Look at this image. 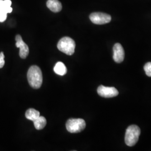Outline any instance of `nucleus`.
Returning a JSON list of instances; mask_svg holds the SVG:
<instances>
[{
    "label": "nucleus",
    "instance_id": "f257e3e1",
    "mask_svg": "<svg viewBox=\"0 0 151 151\" xmlns=\"http://www.w3.org/2000/svg\"><path fill=\"white\" fill-rule=\"evenodd\" d=\"M27 80L30 86L39 88L43 83V75L40 68L37 65H32L27 71Z\"/></svg>",
    "mask_w": 151,
    "mask_h": 151
},
{
    "label": "nucleus",
    "instance_id": "6e6552de",
    "mask_svg": "<svg viewBox=\"0 0 151 151\" xmlns=\"http://www.w3.org/2000/svg\"><path fill=\"white\" fill-rule=\"evenodd\" d=\"M125 52L122 45L119 43H116L113 47L114 60L118 63H122L124 59Z\"/></svg>",
    "mask_w": 151,
    "mask_h": 151
},
{
    "label": "nucleus",
    "instance_id": "39448f33",
    "mask_svg": "<svg viewBox=\"0 0 151 151\" xmlns=\"http://www.w3.org/2000/svg\"><path fill=\"white\" fill-rule=\"evenodd\" d=\"M90 19L95 24L103 25L110 22L111 20V17L103 12H93L90 15Z\"/></svg>",
    "mask_w": 151,
    "mask_h": 151
},
{
    "label": "nucleus",
    "instance_id": "ddd939ff",
    "mask_svg": "<svg viewBox=\"0 0 151 151\" xmlns=\"http://www.w3.org/2000/svg\"><path fill=\"white\" fill-rule=\"evenodd\" d=\"M144 70L148 77H151V62H148L144 66Z\"/></svg>",
    "mask_w": 151,
    "mask_h": 151
},
{
    "label": "nucleus",
    "instance_id": "2eb2a0df",
    "mask_svg": "<svg viewBox=\"0 0 151 151\" xmlns=\"http://www.w3.org/2000/svg\"><path fill=\"white\" fill-rule=\"evenodd\" d=\"M7 14L0 12V22H4L5 21L7 16Z\"/></svg>",
    "mask_w": 151,
    "mask_h": 151
},
{
    "label": "nucleus",
    "instance_id": "dca6fc26",
    "mask_svg": "<svg viewBox=\"0 0 151 151\" xmlns=\"http://www.w3.org/2000/svg\"><path fill=\"white\" fill-rule=\"evenodd\" d=\"M2 1H3V0H0V5H1V4H2Z\"/></svg>",
    "mask_w": 151,
    "mask_h": 151
},
{
    "label": "nucleus",
    "instance_id": "f03ea898",
    "mask_svg": "<svg viewBox=\"0 0 151 151\" xmlns=\"http://www.w3.org/2000/svg\"><path fill=\"white\" fill-rule=\"evenodd\" d=\"M140 134V128L137 125H130L125 132V142L126 145L129 147L135 146L138 141Z\"/></svg>",
    "mask_w": 151,
    "mask_h": 151
},
{
    "label": "nucleus",
    "instance_id": "1a4fd4ad",
    "mask_svg": "<svg viewBox=\"0 0 151 151\" xmlns=\"http://www.w3.org/2000/svg\"><path fill=\"white\" fill-rule=\"evenodd\" d=\"M47 6L50 11L58 12L62 10V6L58 0H48Z\"/></svg>",
    "mask_w": 151,
    "mask_h": 151
},
{
    "label": "nucleus",
    "instance_id": "423d86ee",
    "mask_svg": "<svg viewBox=\"0 0 151 151\" xmlns=\"http://www.w3.org/2000/svg\"><path fill=\"white\" fill-rule=\"evenodd\" d=\"M98 94L105 98H110L116 96L119 94V92L114 87L104 86L100 85L97 88Z\"/></svg>",
    "mask_w": 151,
    "mask_h": 151
},
{
    "label": "nucleus",
    "instance_id": "20e7f679",
    "mask_svg": "<svg viewBox=\"0 0 151 151\" xmlns=\"http://www.w3.org/2000/svg\"><path fill=\"white\" fill-rule=\"evenodd\" d=\"M66 129L71 133H80L86 127V122L82 119H70L66 123Z\"/></svg>",
    "mask_w": 151,
    "mask_h": 151
},
{
    "label": "nucleus",
    "instance_id": "f8f14e48",
    "mask_svg": "<svg viewBox=\"0 0 151 151\" xmlns=\"http://www.w3.org/2000/svg\"><path fill=\"white\" fill-rule=\"evenodd\" d=\"M34 124L35 129L42 130L43 129L47 124V120L44 116H39L34 122Z\"/></svg>",
    "mask_w": 151,
    "mask_h": 151
},
{
    "label": "nucleus",
    "instance_id": "0eeeda50",
    "mask_svg": "<svg viewBox=\"0 0 151 151\" xmlns=\"http://www.w3.org/2000/svg\"><path fill=\"white\" fill-rule=\"evenodd\" d=\"M15 40L16 47L20 49L19 55L20 58H22V59L26 58L29 53V49L27 44L23 41L21 35H16Z\"/></svg>",
    "mask_w": 151,
    "mask_h": 151
},
{
    "label": "nucleus",
    "instance_id": "4468645a",
    "mask_svg": "<svg viewBox=\"0 0 151 151\" xmlns=\"http://www.w3.org/2000/svg\"><path fill=\"white\" fill-rule=\"evenodd\" d=\"M5 63V55L2 52L0 53V68H2Z\"/></svg>",
    "mask_w": 151,
    "mask_h": 151
},
{
    "label": "nucleus",
    "instance_id": "9b49d317",
    "mask_svg": "<svg viewBox=\"0 0 151 151\" xmlns=\"http://www.w3.org/2000/svg\"><path fill=\"white\" fill-rule=\"evenodd\" d=\"M25 116L27 119L34 122L40 116V113L34 109H29L26 111Z\"/></svg>",
    "mask_w": 151,
    "mask_h": 151
},
{
    "label": "nucleus",
    "instance_id": "9d476101",
    "mask_svg": "<svg viewBox=\"0 0 151 151\" xmlns=\"http://www.w3.org/2000/svg\"><path fill=\"white\" fill-rule=\"evenodd\" d=\"M54 72L60 76H64L66 74L67 70L65 64L61 62H57L54 67Z\"/></svg>",
    "mask_w": 151,
    "mask_h": 151
},
{
    "label": "nucleus",
    "instance_id": "7ed1b4c3",
    "mask_svg": "<svg viewBox=\"0 0 151 151\" xmlns=\"http://www.w3.org/2000/svg\"><path fill=\"white\" fill-rule=\"evenodd\" d=\"M75 41L68 37L60 39L57 44V48L59 50L68 55H71L75 53Z\"/></svg>",
    "mask_w": 151,
    "mask_h": 151
}]
</instances>
